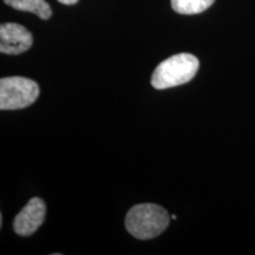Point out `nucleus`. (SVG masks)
Wrapping results in <instances>:
<instances>
[{"mask_svg":"<svg viewBox=\"0 0 255 255\" xmlns=\"http://www.w3.org/2000/svg\"><path fill=\"white\" fill-rule=\"evenodd\" d=\"M4 2L18 11L31 12L37 15L45 0H4Z\"/></svg>","mask_w":255,"mask_h":255,"instance_id":"nucleus-7","label":"nucleus"},{"mask_svg":"<svg viewBox=\"0 0 255 255\" xmlns=\"http://www.w3.org/2000/svg\"><path fill=\"white\" fill-rule=\"evenodd\" d=\"M200 62L190 53H178L158 64L151 76V85L157 90L178 87L195 77Z\"/></svg>","mask_w":255,"mask_h":255,"instance_id":"nucleus-2","label":"nucleus"},{"mask_svg":"<svg viewBox=\"0 0 255 255\" xmlns=\"http://www.w3.org/2000/svg\"><path fill=\"white\" fill-rule=\"evenodd\" d=\"M60 4L64 5H75L78 0H58Z\"/></svg>","mask_w":255,"mask_h":255,"instance_id":"nucleus-8","label":"nucleus"},{"mask_svg":"<svg viewBox=\"0 0 255 255\" xmlns=\"http://www.w3.org/2000/svg\"><path fill=\"white\" fill-rule=\"evenodd\" d=\"M171 219H173V220H176V219H177V216H176V215H171Z\"/></svg>","mask_w":255,"mask_h":255,"instance_id":"nucleus-9","label":"nucleus"},{"mask_svg":"<svg viewBox=\"0 0 255 255\" xmlns=\"http://www.w3.org/2000/svg\"><path fill=\"white\" fill-rule=\"evenodd\" d=\"M169 213L154 203H143L132 207L126 218L127 231L139 240L158 237L170 222Z\"/></svg>","mask_w":255,"mask_h":255,"instance_id":"nucleus-1","label":"nucleus"},{"mask_svg":"<svg viewBox=\"0 0 255 255\" xmlns=\"http://www.w3.org/2000/svg\"><path fill=\"white\" fill-rule=\"evenodd\" d=\"M46 207L39 197H33L20 210L13 221V229L20 237H30L43 225Z\"/></svg>","mask_w":255,"mask_h":255,"instance_id":"nucleus-5","label":"nucleus"},{"mask_svg":"<svg viewBox=\"0 0 255 255\" xmlns=\"http://www.w3.org/2000/svg\"><path fill=\"white\" fill-rule=\"evenodd\" d=\"M33 44L32 33L17 23H5L0 26V52L5 55H20Z\"/></svg>","mask_w":255,"mask_h":255,"instance_id":"nucleus-4","label":"nucleus"},{"mask_svg":"<svg viewBox=\"0 0 255 255\" xmlns=\"http://www.w3.org/2000/svg\"><path fill=\"white\" fill-rule=\"evenodd\" d=\"M215 0H171V7L180 14H199L214 4Z\"/></svg>","mask_w":255,"mask_h":255,"instance_id":"nucleus-6","label":"nucleus"},{"mask_svg":"<svg viewBox=\"0 0 255 255\" xmlns=\"http://www.w3.org/2000/svg\"><path fill=\"white\" fill-rule=\"evenodd\" d=\"M39 96V87L34 81L24 77L0 79V109L19 110L30 107Z\"/></svg>","mask_w":255,"mask_h":255,"instance_id":"nucleus-3","label":"nucleus"}]
</instances>
